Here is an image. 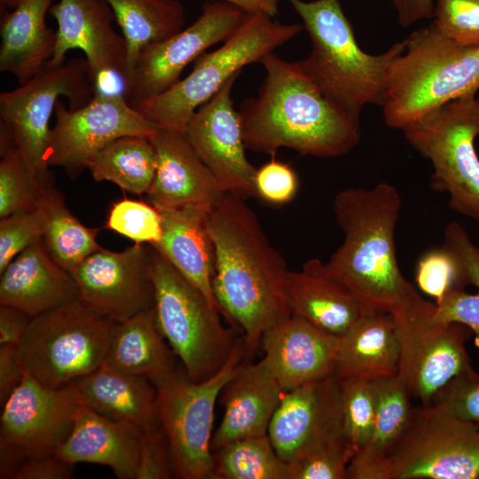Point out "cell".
Listing matches in <instances>:
<instances>
[{
	"mask_svg": "<svg viewBox=\"0 0 479 479\" xmlns=\"http://www.w3.org/2000/svg\"><path fill=\"white\" fill-rule=\"evenodd\" d=\"M254 186L255 197L269 204L284 205L296 195L299 180L290 164L278 161L273 155L256 169Z\"/></svg>",
	"mask_w": 479,
	"mask_h": 479,
	"instance_id": "46",
	"label": "cell"
},
{
	"mask_svg": "<svg viewBox=\"0 0 479 479\" xmlns=\"http://www.w3.org/2000/svg\"><path fill=\"white\" fill-rule=\"evenodd\" d=\"M215 247L213 290L221 314L239 327L247 349L290 316L285 297L288 270L255 212L237 195H225L208 216Z\"/></svg>",
	"mask_w": 479,
	"mask_h": 479,
	"instance_id": "1",
	"label": "cell"
},
{
	"mask_svg": "<svg viewBox=\"0 0 479 479\" xmlns=\"http://www.w3.org/2000/svg\"><path fill=\"white\" fill-rule=\"evenodd\" d=\"M375 479H479V429L439 405L413 407Z\"/></svg>",
	"mask_w": 479,
	"mask_h": 479,
	"instance_id": "12",
	"label": "cell"
},
{
	"mask_svg": "<svg viewBox=\"0 0 479 479\" xmlns=\"http://www.w3.org/2000/svg\"><path fill=\"white\" fill-rule=\"evenodd\" d=\"M244 13L240 8L224 1L207 2L191 26L145 46L121 81L122 92L129 104L135 107L178 82L190 62L233 34Z\"/></svg>",
	"mask_w": 479,
	"mask_h": 479,
	"instance_id": "15",
	"label": "cell"
},
{
	"mask_svg": "<svg viewBox=\"0 0 479 479\" xmlns=\"http://www.w3.org/2000/svg\"><path fill=\"white\" fill-rule=\"evenodd\" d=\"M74 464L60 459L55 452L26 457L16 467L14 479H67L74 475Z\"/></svg>",
	"mask_w": 479,
	"mask_h": 479,
	"instance_id": "48",
	"label": "cell"
},
{
	"mask_svg": "<svg viewBox=\"0 0 479 479\" xmlns=\"http://www.w3.org/2000/svg\"><path fill=\"white\" fill-rule=\"evenodd\" d=\"M339 381L342 430L353 457L367 444L372 434L375 419L373 388L372 381Z\"/></svg>",
	"mask_w": 479,
	"mask_h": 479,
	"instance_id": "39",
	"label": "cell"
},
{
	"mask_svg": "<svg viewBox=\"0 0 479 479\" xmlns=\"http://www.w3.org/2000/svg\"><path fill=\"white\" fill-rule=\"evenodd\" d=\"M157 155L148 137H119L90 161L87 169L97 182L109 181L122 191L147 194L153 182Z\"/></svg>",
	"mask_w": 479,
	"mask_h": 479,
	"instance_id": "34",
	"label": "cell"
},
{
	"mask_svg": "<svg viewBox=\"0 0 479 479\" xmlns=\"http://www.w3.org/2000/svg\"><path fill=\"white\" fill-rule=\"evenodd\" d=\"M106 1L128 44L127 72L145 46L167 39L184 29L185 9L178 0Z\"/></svg>",
	"mask_w": 479,
	"mask_h": 479,
	"instance_id": "35",
	"label": "cell"
},
{
	"mask_svg": "<svg viewBox=\"0 0 479 479\" xmlns=\"http://www.w3.org/2000/svg\"><path fill=\"white\" fill-rule=\"evenodd\" d=\"M341 337L290 315L261 339L263 359L283 390L335 375Z\"/></svg>",
	"mask_w": 479,
	"mask_h": 479,
	"instance_id": "21",
	"label": "cell"
},
{
	"mask_svg": "<svg viewBox=\"0 0 479 479\" xmlns=\"http://www.w3.org/2000/svg\"><path fill=\"white\" fill-rule=\"evenodd\" d=\"M342 433L341 383L333 375L286 391L267 435L279 457L290 465Z\"/></svg>",
	"mask_w": 479,
	"mask_h": 479,
	"instance_id": "20",
	"label": "cell"
},
{
	"mask_svg": "<svg viewBox=\"0 0 479 479\" xmlns=\"http://www.w3.org/2000/svg\"><path fill=\"white\" fill-rule=\"evenodd\" d=\"M415 281L419 289L432 297L435 302H440L452 290L467 285L459 261L444 246L425 253L420 258Z\"/></svg>",
	"mask_w": 479,
	"mask_h": 479,
	"instance_id": "41",
	"label": "cell"
},
{
	"mask_svg": "<svg viewBox=\"0 0 479 479\" xmlns=\"http://www.w3.org/2000/svg\"><path fill=\"white\" fill-rule=\"evenodd\" d=\"M232 4L245 12H261L274 17L279 12V0H219Z\"/></svg>",
	"mask_w": 479,
	"mask_h": 479,
	"instance_id": "52",
	"label": "cell"
},
{
	"mask_svg": "<svg viewBox=\"0 0 479 479\" xmlns=\"http://www.w3.org/2000/svg\"><path fill=\"white\" fill-rule=\"evenodd\" d=\"M25 371L20 361L17 346L0 345V404L3 405L21 383Z\"/></svg>",
	"mask_w": 479,
	"mask_h": 479,
	"instance_id": "49",
	"label": "cell"
},
{
	"mask_svg": "<svg viewBox=\"0 0 479 479\" xmlns=\"http://www.w3.org/2000/svg\"><path fill=\"white\" fill-rule=\"evenodd\" d=\"M151 247L159 327L189 379L207 380L226 364L236 342L224 328L218 310Z\"/></svg>",
	"mask_w": 479,
	"mask_h": 479,
	"instance_id": "7",
	"label": "cell"
},
{
	"mask_svg": "<svg viewBox=\"0 0 479 479\" xmlns=\"http://www.w3.org/2000/svg\"><path fill=\"white\" fill-rule=\"evenodd\" d=\"M95 91L86 59L73 58L59 66L47 63L26 83L0 93V126L20 153L38 193L54 182L45 155L56 102L66 97L68 108L76 110Z\"/></svg>",
	"mask_w": 479,
	"mask_h": 479,
	"instance_id": "10",
	"label": "cell"
},
{
	"mask_svg": "<svg viewBox=\"0 0 479 479\" xmlns=\"http://www.w3.org/2000/svg\"><path fill=\"white\" fill-rule=\"evenodd\" d=\"M173 475L169 443L160 423L143 430L136 479H168Z\"/></svg>",
	"mask_w": 479,
	"mask_h": 479,
	"instance_id": "47",
	"label": "cell"
},
{
	"mask_svg": "<svg viewBox=\"0 0 479 479\" xmlns=\"http://www.w3.org/2000/svg\"><path fill=\"white\" fill-rule=\"evenodd\" d=\"M105 227L138 244H157L162 234L161 212L142 200L122 199L109 208Z\"/></svg>",
	"mask_w": 479,
	"mask_h": 479,
	"instance_id": "40",
	"label": "cell"
},
{
	"mask_svg": "<svg viewBox=\"0 0 479 479\" xmlns=\"http://www.w3.org/2000/svg\"><path fill=\"white\" fill-rule=\"evenodd\" d=\"M210 210L202 206H185L160 211L162 234L152 246L221 313L213 290L216 254L208 229Z\"/></svg>",
	"mask_w": 479,
	"mask_h": 479,
	"instance_id": "27",
	"label": "cell"
},
{
	"mask_svg": "<svg viewBox=\"0 0 479 479\" xmlns=\"http://www.w3.org/2000/svg\"><path fill=\"white\" fill-rule=\"evenodd\" d=\"M49 12L58 24L50 65H61L68 51L80 49L85 54L96 90L105 75L114 74L120 81L125 76L128 44L113 27L116 19L106 0H59Z\"/></svg>",
	"mask_w": 479,
	"mask_h": 479,
	"instance_id": "19",
	"label": "cell"
},
{
	"mask_svg": "<svg viewBox=\"0 0 479 479\" xmlns=\"http://www.w3.org/2000/svg\"><path fill=\"white\" fill-rule=\"evenodd\" d=\"M444 247L459 261L467 285L477 287L475 294L464 288L454 289L440 302H435L430 318L440 323H457L470 329L479 357V248L471 241L464 228L456 222L447 224Z\"/></svg>",
	"mask_w": 479,
	"mask_h": 479,
	"instance_id": "36",
	"label": "cell"
},
{
	"mask_svg": "<svg viewBox=\"0 0 479 479\" xmlns=\"http://www.w3.org/2000/svg\"><path fill=\"white\" fill-rule=\"evenodd\" d=\"M37 206L45 217L43 244L51 258L68 272L102 248L97 241L99 229L85 226L71 213L54 182L39 192Z\"/></svg>",
	"mask_w": 479,
	"mask_h": 479,
	"instance_id": "33",
	"label": "cell"
},
{
	"mask_svg": "<svg viewBox=\"0 0 479 479\" xmlns=\"http://www.w3.org/2000/svg\"><path fill=\"white\" fill-rule=\"evenodd\" d=\"M149 138L156 152L157 168L146 195L159 211L185 206L212 209L225 195L183 132L160 128Z\"/></svg>",
	"mask_w": 479,
	"mask_h": 479,
	"instance_id": "22",
	"label": "cell"
},
{
	"mask_svg": "<svg viewBox=\"0 0 479 479\" xmlns=\"http://www.w3.org/2000/svg\"><path fill=\"white\" fill-rule=\"evenodd\" d=\"M265 76L257 97L240 105L247 149L273 156L279 148L333 158L360 141L359 122L326 98L302 69L274 52L263 59Z\"/></svg>",
	"mask_w": 479,
	"mask_h": 479,
	"instance_id": "2",
	"label": "cell"
},
{
	"mask_svg": "<svg viewBox=\"0 0 479 479\" xmlns=\"http://www.w3.org/2000/svg\"><path fill=\"white\" fill-rule=\"evenodd\" d=\"M45 217L36 208L0 218V273L23 250L43 240Z\"/></svg>",
	"mask_w": 479,
	"mask_h": 479,
	"instance_id": "44",
	"label": "cell"
},
{
	"mask_svg": "<svg viewBox=\"0 0 479 479\" xmlns=\"http://www.w3.org/2000/svg\"><path fill=\"white\" fill-rule=\"evenodd\" d=\"M404 41L388 68L380 104L389 127L402 130L444 104L475 95L479 47L457 43L433 22Z\"/></svg>",
	"mask_w": 479,
	"mask_h": 479,
	"instance_id": "4",
	"label": "cell"
},
{
	"mask_svg": "<svg viewBox=\"0 0 479 479\" xmlns=\"http://www.w3.org/2000/svg\"><path fill=\"white\" fill-rule=\"evenodd\" d=\"M285 297L290 315L339 337L376 311L332 277L318 258L308 260L300 271H287Z\"/></svg>",
	"mask_w": 479,
	"mask_h": 479,
	"instance_id": "23",
	"label": "cell"
},
{
	"mask_svg": "<svg viewBox=\"0 0 479 479\" xmlns=\"http://www.w3.org/2000/svg\"><path fill=\"white\" fill-rule=\"evenodd\" d=\"M351 458L344 435L340 434L290 464L291 479H344Z\"/></svg>",
	"mask_w": 479,
	"mask_h": 479,
	"instance_id": "42",
	"label": "cell"
},
{
	"mask_svg": "<svg viewBox=\"0 0 479 479\" xmlns=\"http://www.w3.org/2000/svg\"><path fill=\"white\" fill-rule=\"evenodd\" d=\"M32 318L18 308L0 304V345L18 346Z\"/></svg>",
	"mask_w": 479,
	"mask_h": 479,
	"instance_id": "50",
	"label": "cell"
},
{
	"mask_svg": "<svg viewBox=\"0 0 479 479\" xmlns=\"http://www.w3.org/2000/svg\"><path fill=\"white\" fill-rule=\"evenodd\" d=\"M82 403L73 384L52 388L27 373L2 405L1 478L26 457L55 452L72 431Z\"/></svg>",
	"mask_w": 479,
	"mask_h": 479,
	"instance_id": "13",
	"label": "cell"
},
{
	"mask_svg": "<svg viewBox=\"0 0 479 479\" xmlns=\"http://www.w3.org/2000/svg\"><path fill=\"white\" fill-rule=\"evenodd\" d=\"M333 208L343 241L325 263L326 271L368 307L402 318L428 304L402 274L395 230L401 208L397 189L388 183L347 188Z\"/></svg>",
	"mask_w": 479,
	"mask_h": 479,
	"instance_id": "3",
	"label": "cell"
},
{
	"mask_svg": "<svg viewBox=\"0 0 479 479\" xmlns=\"http://www.w3.org/2000/svg\"><path fill=\"white\" fill-rule=\"evenodd\" d=\"M0 275V304L32 318L79 299L74 277L51 258L43 240L20 253Z\"/></svg>",
	"mask_w": 479,
	"mask_h": 479,
	"instance_id": "26",
	"label": "cell"
},
{
	"mask_svg": "<svg viewBox=\"0 0 479 479\" xmlns=\"http://www.w3.org/2000/svg\"><path fill=\"white\" fill-rule=\"evenodd\" d=\"M104 364L153 381L175 370L180 361L159 327L153 307L114 323Z\"/></svg>",
	"mask_w": 479,
	"mask_h": 479,
	"instance_id": "31",
	"label": "cell"
},
{
	"mask_svg": "<svg viewBox=\"0 0 479 479\" xmlns=\"http://www.w3.org/2000/svg\"><path fill=\"white\" fill-rule=\"evenodd\" d=\"M301 24H281L261 12H245L233 34L218 49L203 53L192 72L170 89L139 102L136 108L160 128L184 132L193 113L244 67L298 35Z\"/></svg>",
	"mask_w": 479,
	"mask_h": 479,
	"instance_id": "6",
	"label": "cell"
},
{
	"mask_svg": "<svg viewBox=\"0 0 479 479\" xmlns=\"http://www.w3.org/2000/svg\"><path fill=\"white\" fill-rule=\"evenodd\" d=\"M284 393L263 358L242 363L220 394L224 414L212 436V452L236 440L267 435Z\"/></svg>",
	"mask_w": 479,
	"mask_h": 479,
	"instance_id": "24",
	"label": "cell"
},
{
	"mask_svg": "<svg viewBox=\"0 0 479 479\" xmlns=\"http://www.w3.org/2000/svg\"><path fill=\"white\" fill-rule=\"evenodd\" d=\"M79 299L114 321L128 319L154 307L152 247L134 243L123 251L101 248L71 272Z\"/></svg>",
	"mask_w": 479,
	"mask_h": 479,
	"instance_id": "17",
	"label": "cell"
},
{
	"mask_svg": "<svg viewBox=\"0 0 479 479\" xmlns=\"http://www.w3.org/2000/svg\"><path fill=\"white\" fill-rule=\"evenodd\" d=\"M246 349L244 342L236 341L223 368L202 381H191L181 363L152 381L157 393L158 421L166 435L177 477L211 479L215 406L224 387L240 369Z\"/></svg>",
	"mask_w": 479,
	"mask_h": 479,
	"instance_id": "8",
	"label": "cell"
},
{
	"mask_svg": "<svg viewBox=\"0 0 479 479\" xmlns=\"http://www.w3.org/2000/svg\"><path fill=\"white\" fill-rule=\"evenodd\" d=\"M240 73L227 80L192 115L183 132L225 193L255 196L256 171L247 160L241 121L232 91Z\"/></svg>",
	"mask_w": 479,
	"mask_h": 479,
	"instance_id": "18",
	"label": "cell"
},
{
	"mask_svg": "<svg viewBox=\"0 0 479 479\" xmlns=\"http://www.w3.org/2000/svg\"><path fill=\"white\" fill-rule=\"evenodd\" d=\"M52 0H20L11 12L2 11L0 71L24 84L51 60L57 34L45 17Z\"/></svg>",
	"mask_w": 479,
	"mask_h": 479,
	"instance_id": "28",
	"label": "cell"
},
{
	"mask_svg": "<svg viewBox=\"0 0 479 479\" xmlns=\"http://www.w3.org/2000/svg\"><path fill=\"white\" fill-rule=\"evenodd\" d=\"M401 342L394 315L372 311L340 339L339 380L374 381L397 375Z\"/></svg>",
	"mask_w": 479,
	"mask_h": 479,
	"instance_id": "29",
	"label": "cell"
},
{
	"mask_svg": "<svg viewBox=\"0 0 479 479\" xmlns=\"http://www.w3.org/2000/svg\"><path fill=\"white\" fill-rule=\"evenodd\" d=\"M56 122L50 130L45 161L61 167L72 178L79 176L91 158L124 136L151 137L160 127L131 106L122 91L96 90L82 107L71 110L59 99Z\"/></svg>",
	"mask_w": 479,
	"mask_h": 479,
	"instance_id": "14",
	"label": "cell"
},
{
	"mask_svg": "<svg viewBox=\"0 0 479 479\" xmlns=\"http://www.w3.org/2000/svg\"><path fill=\"white\" fill-rule=\"evenodd\" d=\"M301 17L312 49L299 64L322 93L359 122L368 104L380 105L388 68L404 47L396 43L378 55L357 43L341 0H288Z\"/></svg>",
	"mask_w": 479,
	"mask_h": 479,
	"instance_id": "5",
	"label": "cell"
},
{
	"mask_svg": "<svg viewBox=\"0 0 479 479\" xmlns=\"http://www.w3.org/2000/svg\"><path fill=\"white\" fill-rule=\"evenodd\" d=\"M20 0H0L1 5L10 9H13Z\"/></svg>",
	"mask_w": 479,
	"mask_h": 479,
	"instance_id": "53",
	"label": "cell"
},
{
	"mask_svg": "<svg viewBox=\"0 0 479 479\" xmlns=\"http://www.w3.org/2000/svg\"><path fill=\"white\" fill-rule=\"evenodd\" d=\"M433 23L457 43L479 47V0H436Z\"/></svg>",
	"mask_w": 479,
	"mask_h": 479,
	"instance_id": "43",
	"label": "cell"
},
{
	"mask_svg": "<svg viewBox=\"0 0 479 479\" xmlns=\"http://www.w3.org/2000/svg\"><path fill=\"white\" fill-rule=\"evenodd\" d=\"M375 397V419L367 444L349 461L346 478L375 479L390 451L409 422L411 395L398 375L372 381Z\"/></svg>",
	"mask_w": 479,
	"mask_h": 479,
	"instance_id": "32",
	"label": "cell"
},
{
	"mask_svg": "<svg viewBox=\"0 0 479 479\" xmlns=\"http://www.w3.org/2000/svg\"><path fill=\"white\" fill-rule=\"evenodd\" d=\"M73 385L82 402L102 416L132 423L142 430L159 424L156 388L147 378L122 373L103 363Z\"/></svg>",
	"mask_w": 479,
	"mask_h": 479,
	"instance_id": "30",
	"label": "cell"
},
{
	"mask_svg": "<svg viewBox=\"0 0 479 479\" xmlns=\"http://www.w3.org/2000/svg\"><path fill=\"white\" fill-rule=\"evenodd\" d=\"M142 431L132 423L102 416L82 402L71 433L55 453L74 465H105L117 478L136 479Z\"/></svg>",
	"mask_w": 479,
	"mask_h": 479,
	"instance_id": "25",
	"label": "cell"
},
{
	"mask_svg": "<svg viewBox=\"0 0 479 479\" xmlns=\"http://www.w3.org/2000/svg\"><path fill=\"white\" fill-rule=\"evenodd\" d=\"M212 453L211 479H291L289 465L268 435L236 440Z\"/></svg>",
	"mask_w": 479,
	"mask_h": 479,
	"instance_id": "37",
	"label": "cell"
},
{
	"mask_svg": "<svg viewBox=\"0 0 479 479\" xmlns=\"http://www.w3.org/2000/svg\"><path fill=\"white\" fill-rule=\"evenodd\" d=\"M434 303L402 318H396L401 353L397 375L411 397L429 404L453 378L473 368L466 342L470 329L457 323L430 318Z\"/></svg>",
	"mask_w": 479,
	"mask_h": 479,
	"instance_id": "16",
	"label": "cell"
},
{
	"mask_svg": "<svg viewBox=\"0 0 479 479\" xmlns=\"http://www.w3.org/2000/svg\"><path fill=\"white\" fill-rule=\"evenodd\" d=\"M433 167L431 186L449 195L456 212L479 221V99L475 95L444 104L402 130Z\"/></svg>",
	"mask_w": 479,
	"mask_h": 479,
	"instance_id": "11",
	"label": "cell"
},
{
	"mask_svg": "<svg viewBox=\"0 0 479 479\" xmlns=\"http://www.w3.org/2000/svg\"><path fill=\"white\" fill-rule=\"evenodd\" d=\"M431 404L479 429V373L471 368L456 376L436 394Z\"/></svg>",
	"mask_w": 479,
	"mask_h": 479,
	"instance_id": "45",
	"label": "cell"
},
{
	"mask_svg": "<svg viewBox=\"0 0 479 479\" xmlns=\"http://www.w3.org/2000/svg\"><path fill=\"white\" fill-rule=\"evenodd\" d=\"M0 218L36 208L37 190L3 127H0Z\"/></svg>",
	"mask_w": 479,
	"mask_h": 479,
	"instance_id": "38",
	"label": "cell"
},
{
	"mask_svg": "<svg viewBox=\"0 0 479 479\" xmlns=\"http://www.w3.org/2000/svg\"><path fill=\"white\" fill-rule=\"evenodd\" d=\"M114 321L80 299L34 317L17 346L25 373L59 388L105 361Z\"/></svg>",
	"mask_w": 479,
	"mask_h": 479,
	"instance_id": "9",
	"label": "cell"
},
{
	"mask_svg": "<svg viewBox=\"0 0 479 479\" xmlns=\"http://www.w3.org/2000/svg\"><path fill=\"white\" fill-rule=\"evenodd\" d=\"M436 0H392L397 20L403 27H408L422 20L434 17Z\"/></svg>",
	"mask_w": 479,
	"mask_h": 479,
	"instance_id": "51",
	"label": "cell"
}]
</instances>
